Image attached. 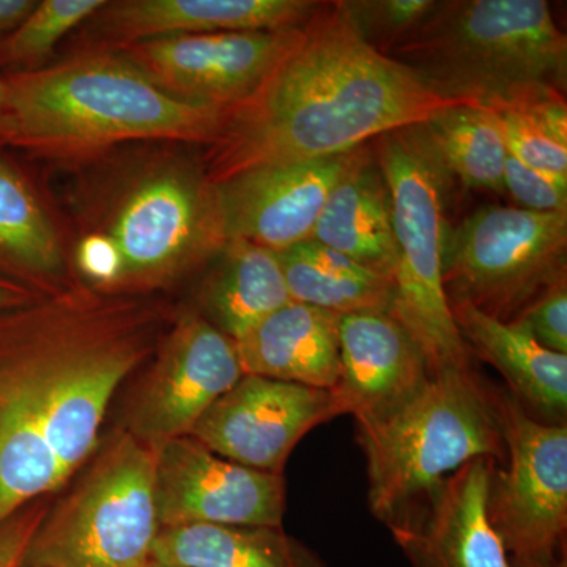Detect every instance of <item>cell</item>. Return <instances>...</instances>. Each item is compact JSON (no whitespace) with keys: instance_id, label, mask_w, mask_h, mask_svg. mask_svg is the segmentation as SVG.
I'll return each instance as SVG.
<instances>
[{"instance_id":"9","label":"cell","mask_w":567,"mask_h":567,"mask_svg":"<svg viewBox=\"0 0 567 567\" xmlns=\"http://www.w3.org/2000/svg\"><path fill=\"white\" fill-rule=\"evenodd\" d=\"M567 213L487 205L447 234L443 282L450 305L516 319L566 279Z\"/></svg>"},{"instance_id":"33","label":"cell","mask_w":567,"mask_h":567,"mask_svg":"<svg viewBox=\"0 0 567 567\" xmlns=\"http://www.w3.org/2000/svg\"><path fill=\"white\" fill-rule=\"evenodd\" d=\"M44 516L43 503L37 499L0 525V567H20L25 548Z\"/></svg>"},{"instance_id":"8","label":"cell","mask_w":567,"mask_h":567,"mask_svg":"<svg viewBox=\"0 0 567 567\" xmlns=\"http://www.w3.org/2000/svg\"><path fill=\"white\" fill-rule=\"evenodd\" d=\"M153 487V447L118 436L81 486L44 516L20 567H147L159 532Z\"/></svg>"},{"instance_id":"35","label":"cell","mask_w":567,"mask_h":567,"mask_svg":"<svg viewBox=\"0 0 567 567\" xmlns=\"http://www.w3.org/2000/svg\"><path fill=\"white\" fill-rule=\"evenodd\" d=\"M35 6V0H0V40L13 32Z\"/></svg>"},{"instance_id":"2","label":"cell","mask_w":567,"mask_h":567,"mask_svg":"<svg viewBox=\"0 0 567 567\" xmlns=\"http://www.w3.org/2000/svg\"><path fill=\"white\" fill-rule=\"evenodd\" d=\"M461 104L361 39L322 3L251 96L224 111L204 173L219 183L265 166L316 162Z\"/></svg>"},{"instance_id":"34","label":"cell","mask_w":567,"mask_h":567,"mask_svg":"<svg viewBox=\"0 0 567 567\" xmlns=\"http://www.w3.org/2000/svg\"><path fill=\"white\" fill-rule=\"evenodd\" d=\"M41 295L44 293L37 292V290L31 289V287L24 286V284L0 275V311L31 303V301L37 300Z\"/></svg>"},{"instance_id":"32","label":"cell","mask_w":567,"mask_h":567,"mask_svg":"<svg viewBox=\"0 0 567 567\" xmlns=\"http://www.w3.org/2000/svg\"><path fill=\"white\" fill-rule=\"evenodd\" d=\"M74 262L80 274L95 289L104 292L117 290L122 270L121 257L110 238L103 234L89 230L82 235L74 251Z\"/></svg>"},{"instance_id":"4","label":"cell","mask_w":567,"mask_h":567,"mask_svg":"<svg viewBox=\"0 0 567 567\" xmlns=\"http://www.w3.org/2000/svg\"><path fill=\"white\" fill-rule=\"evenodd\" d=\"M442 99L498 107L566 91L567 39L544 0H450L388 52Z\"/></svg>"},{"instance_id":"31","label":"cell","mask_w":567,"mask_h":567,"mask_svg":"<svg viewBox=\"0 0 567 567\" xmlns=\"http://www.w3.org/2000/svg\"><path fill=\"white\" fill-rule=\"evenodd\" d=\"M517 317L544 349L567 354L566 279L544 290Z\"/></svg>"},{"instance_id":"10","label":"cell","mask_w":567,"mask_h":567,"mask_svg":"<svg viewBox=\"0 0 567 567\" xmlns=\"http://www.w3.org/2000/svg\"><path fill=\"white\" fill-rule=\"evenodd\" d=\"M498 404L509 464L492 476L488 518L511 565H555L567 559V425L536 420L514 394Z\"/></svg>"},{"instance_id":"22","label":"cell","mask_w":567,"mask_h":567,"mask_svg":"<svg viewBox=\"0 0 567 567\" xmlns=\"http://www.w3.org/2000/svg\"><path fill=\"white\" fill-rule=\"evenodd\" d=\"M0 275L40 293L69 284L61 234L32 183L0 159Z\"/></svg>"},{"instance_id":"1","label":"cell","mask_w":567,"mask_h":567,"mask_svg":"<svg viewBox=\"0 0 567 567\" xmlns=\"http://www.w3.org/2000/svg\"><path fill=\"white\" fill-rule=\"evenodd\" d=\"M166 320L156 301L80 282L0 311V525L87 461Z\"/></svg>"},{"instance_id":"16","label":"cell","mask_w":567,"mask_h":567,"mask_svg":"<svg viewBox=\"0 0 567 567\" xmlns=\"http://www.w3.org/2000/svg\"><path fill=\"white\" fill-rule=\"evenodd\" d=\"M494 458H475L388 525L412 567H513L488 518Z\"/></svg>"},{"instance_id":"6","label":"cell","mask_w":567,"mask_h":567,"mask_svg":"<svg viewBox=\"0 0 567 567\" xmlns=\"http://www.w3.org/2000/svg\"><path fill=\"white\" fill-rule=\"evenodd\" d=\"M374 155L393 208L395 317L420 346L431 374L472 368L443 282L447 197L454 178L423 123L377 137Z\"/></svg>"},{"instance_id":"19","label":"cell","mask_w":567,"mask_h":567,"mask_svg":"<svg viewBox=\"0 0 567 567\" xmlns=\"http://www.w3.org/2000/svg\"><path fill=\"white\" fill-rule=\"evenodd\" d=\"M341 316L290 301L235 342L245 374L333 390Z\"/></svg>"},{"instance_id":"26","label":"cell","mask_w":567,"mask_h":567,"mask_svg":"<svg viewBox=\"0 0 567 567\" xmlns=\"http://www.w3.org/2000/svg\"><path fill=\"white\" fill-rule=\"evenodd\" d=\"M423 126L451 177L470 189L505 192L503 173L509 152L491 107L454 104L434 112Z\"/></svg>"},{"instance_id":"20","label":"cell","mask_w":567,"mask_h":567,"mask_svg":"<svg viewBox=\"0 0 567 567\" xmlns=\"http://www.w3.org/2000/svg\"><path fill=\"white\" fill-rule=\"evenodd\" d=\"M311 240L393 281V208L374 151L364 145L334 183L317 218Z\"/></svg>"},{"instance_id":"18","label":"cell","mask_w":567,"mask_h":567,"mask_svg":"<svg viewBox=\"0 0 567 567\" xmlns=\"http://www.w3.org/2000/svg\"><path fill=\"white\" fill-rule=\"evenodd\" d=\"M322 7L312 0H117L93 14V48L223 32L289 31Z\"/></svg>"},{"instance_id":"27","label":"cell","mask_w":567,"mask_h":567,"mask_svg":"<svg viewBox=\"0 0 567 567\" xmlns=\"http://www.w3.org/2000/svg\"><path fill=\"white\" fill-rule=\"evenodd\" d=\"M507 152L522 163L567 183V103L563 92H544L491 107Z\"/></svg>"},{"instance_id":"15","label":"cell","mask_w":567,"mask_h":567,"mask_svg":"<svg viewBox=\"0 0 567 567\" xmlns=\"http://www.w3.org/2000/svg\"><path fill=\"white\" fill-rule=\"evenodd\" d=\"M363 147L316 162L257 167L216 183L226 240L275 252L311 240L328 193Z\"/></svg>"},{"instance_id":"36","label":"cell","mask_w":567,"mask_h":567,"mask_svg":"<svg viewBox=\"0 0 567 567\" xmlns=\"http://www.w3.org/2000/svg\"><path fill=\"white\" fill-rule=\"evenodd\" d=\"M7 91H6V82H3V78L0 76V147L6 145V136H7Z\"/></svg>"},{"instance_id":"13","label":"cell","mask_w":567,"mask_h":567,"mask_svg":"<svg viewBox=\"0 0 567 567\" xmlns=\"http://www.w3.org/2000/svg\"><path fill=\"white\" fill-rule=\"evenodd\" d=\"M338 416L333 391L245 374L200 416L189 436L227 461L282 473L300 440Z\"/></svg>"},{"instance_id":"7","label":"cell","mask_w":567,"mask_h":567,"mask_svg":"<svg viewBox=\"0 0 567 567\" xmlns=\"http://www.w3.org/2000/svg\"><path fill=\"white\" fill-rule=\"evenodd\" d=\"M91 230L110 238L121 257L117 293L155 289L227 244L215 183L203 166L169 155L123 174Z\"/></svg>"},{"instance_id":"28","label":"cell","mask_w":567,"mask_h":567,"mask_svg":"<svg viewBox=\"0 0 567 567\" xmlns=\"http://www.w3.org/2000/svg\"><path fill=\"white\" fill-rule=\"evenodd\" d=\"M107 0H43L0 40V66L35 70L63 37L106 6Z\"/></svg>"},{"instance_id":"5","label":"cell","mask_w":567,"mask_h":567,"mask_svg":"<svg viewBox=\"0 0 567 567\" xmlns=\"http://www.w3.org/2000/svg\"><path fill=\"white\" fill-rule=\"evenodd\" d=\"M357 429L369 509L386 527L461 466L506 454L498 395L472 368L432 375L406 404Z\"/></svg>"},{"instance_id":"11","label":"cell","mask_w":567,"mask_h":567,"mask_svg":"<svg viewBox=\"0 0 567 567\" xmlns=\"http://www.w3.org/2000/svg\"><path fill=\"white\" fill-rule=\"evenodd\" d=\"M244 375L233 339L203 315L185 312L156 350L130 412V434L151 447L189 435Z\"/></svg>"},{"instance_id":"30","label":"cell","mask_w":567,"mask_h":567,"mask_svg":"<svg viewBox=\"0 0 567 567\" xmlns=\"http://www.w3.org/2000/svg\"><path fill=\"white\" fill-rule=\"evenodd\" d=\"M503 186L522 210L567 213V183L537 173L511 153H507Z\"/></svg>"},{"instance_id":"37","label":"cell","mask_w":567,"mask_h":567,"mask_svg":"<svg viewBox=\"0 0 567 567\" xmlns=\"http://www.w3.org/2000/svg\"><path fill=\"white\" fill-rule=\"evenodd\" d=\"M147 567H175V566H166V565H159V563H151Z\"/></svg>"},{"instance_id":"12","label":"cell","mask_w":567,"mask_h":567,"mask_svg":"<svg viewBox=\"0 0 567 567\" xmlns=\"http://www.w3.org/2000/svg\"><path fill=\"white\" fill-rule=\"evenodd\" d=\"M153 451L159 528L188 524L281 528L282 473L227 461L189 435L167 440Z\"/></svg>"},{"instance_id":"29","label":"cell","mask_w":567,"mask_h":567,"mask_svg":"<svg viewBox=\"0 0 567 567\" xmlns=\"http://www.w3.org/2000/svg\"><path fill=\"white\" fill-rule=\"evenodd\" d=\"M434 0H349L339 11L365 43L388 54L435 10Z\"/></svg>"},{"instance_id":"3","label":"cell","mask_w":567,"mask_h":567,"mask_svg":"<svg viewBox=\"0 0 567 567\" xmlns=\"http://www.w3.org/2000/svg\"><path fill=\"white\" fill-rule=\"evenodd\" d=\"M6 145L51 159H81L123 142L210 145L224 110L164 91L111 50L6 78Z\"/></svg>"},{"instance_id":"17","label":"cell","mask_w":567,"mask_h":567,"mask_svg":"<svg viewBox=\"0 0 567 567\" xmlns=\"http://www.w3.org/2000/svg\"><path fill=\"white\" fill-rule=\"evenodd\" d=\"M341 374L333 388L341 415L374 421L406 404L431 379L420 346L390 311L339 320Z\"/></svg>"},{"instance_id":"23","label":"cell","mask_w":567,"mask_h":567,"mask_svg":"<svg viewBox=\"0 0 567 567\" xmlns=\"http://www.w3.org/2000/svg\"><path fill=\"white\" fill-rule=\"evenodd\" d=\"M152 563L175 567H327L282 528L188 524L159 528Z\"/></svg>"},{"instance_id":"24","label":"cell","mask_w":567,"mask_h":567,"mask_svg":"<svg viewBox=\"0 0 567 567\" xmlns=\"http://www.w3.org/2000/svg\"><path fill=\"white\" fill-rule=\"evenodd\" d=\"M218 256L221 260L204 284V317L237 342L292 298L271 249L230 240Z\"/></svg>"},{"instance_id":"14","label":"cell","mask_w":567,"mask_h":567,"mask_svg":"<svg viewBox=\"0 0 567 567\" xmlns=\"http://www.w3.org/2000/svg\"><path fill=\"white\" fill-rule=\"evenodd\" d=\"M300 28L164 37L111 51L178 99L229 110L256 92Z\"/></svg>"},{"instance_id":"25","label":"cell","mask_w":567,"mask_h":567,"mask_svg":"<svg viewBox=\"0 0 567 567\" xmlns=\"http://www.w3.org/2000/svg\"><path fill=\"white\" fill-rule=\"evenodd\" d=\"M276 254L292 301L338 316L393 308V281L344 254L316 240Z\"/></svg>"},{"instance_id":"21","label":"cell","mask_w":567,"mask_h":567,"mask_svg":"<svg viewBox=\"0 0 567 567\" xmlns=\"http://www.w3.org/2000/svg\"><path fill=\"white\" fill-rule=\"evenodd\" d=\"M466 347L502 372L514 395L548 423H566L567 354L544 349L518 317L499 320L470 305H451Z\"/></svg>"}]
</instances>
